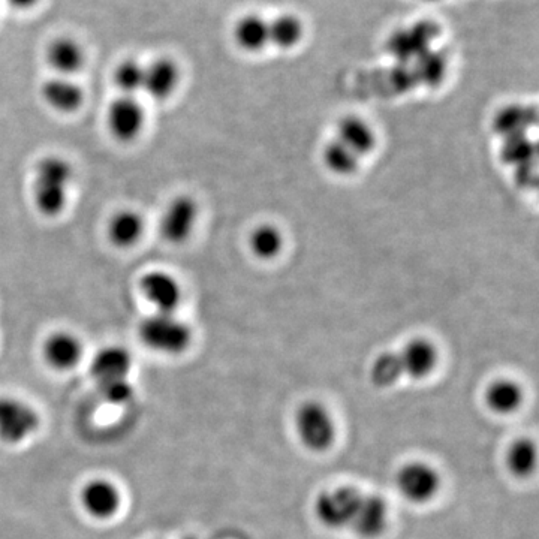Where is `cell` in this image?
<instances>
[{"mask_svg":"<svg viewBox=\"0 0 539 539\" xmlns=\"http://www.w3.org/2000/svg\"><path fill=\"white\" fill-rule=\"evenodd\" d=\"M8 2L11 3L12 6H15V8L26 9L35 5L38 0H8Z\"/></svg>","mask_w":539,"mask_h":539,"instance_id":"obj_29","label":"cell"},{"mask_svg":"<svg viewBox=\"0 0 539 539\" xmlns=\"http://www.w3.org/2000/svg\"><path fill=\"white\" fill-rule=\"evenodd\" d=\"M84 50L74 39L62 38L54 41L47 51V62L59 77H71L84 66Z\"/></svg>","mask_w":539,"mask_h":539,"instance_id":"obj_20","label":"cell"},{"mask_svg":"<svg viewBox=\"0 0 539 539\" xmlns=\"http://www.w3.org/2000/svg\"><path fill=\"white\" fill-rule=\"evenodd\" d=\"M322 159L327 170L340 177L352 176L360 168V158L337 140L324 147Z\"/></svg>","mask_w":539,"mask_h":539,"instance_id":"obj_24","label":"cell"},{"mask_svg":"<svg viewBox=\"0 0 539 539\" xmlns=\"http://www.w3.org/2000/svg\"><path fill=\"white\" fill-rule=\"evenodd\" d=\"M81 504L95 519H110L119 511L122 495L111 481H90L81 492Z\"/></svg>","mask_w":539,"mask_h":539,"instance_id":"obj_13","label":"cell"},{"mask_svg":"<svg viewBox=\"0 0 539 539\" xmlns=\"http://www.w3.org/2000/svg\"><path fill=\"white\" fill-rule=\"evenodd\" d=\"M144 71H146V66L141 65L137 60H126L117 66L114 72V83L123 96H135L143 90Z\"/></svg>","mask_w":539,"mask_h":539,"instance_id":"obj_27","label":"cell"},{"mask_svg":"<svg viewBox=\"0 0 539 539\" xmlns=\"http://www.w3.org/2000/svg\"><path fill=\"white\" fill-rule=\"evenodd\" d=\"M186 539H198V538H186Z\"/></svg>","mask_w":539,"mask_h":539,"instance_id":"obj_30","label":"cell"},{"mask_svg":"<svg viewBox=\"0 0 539 539\" xmlns=\"http://www.w3.org/2000/svg\"><path fill=\"white\" fill-rule=\"evenodd\" d=\"M298 441L312 453H325L336 441V421L330 409L316 400H307L294 414Z\"/></svg>","mask_w":539,"mask_h":539,"instance_id":"obj_3","label":"cell"},{"mask_svg":"<svg viewBox=\"0 0 539 539\" xmlns=\"http://www.w3.org/2000/svg\"><path fill=\"white\" fill-rule=\"evenodd\" d=\"M107 125L116 140L131 143L143 132L146 111L135 96L122 95L108 108Z\"/></svg>","mask_w":539,"mask_h":539,"instance_id":"obj_9","label":"cell"},{"mask_svg":"<svg viewBox=\"0 0 539 539\" xmlns=\"http://www.w3.org/2000/svg\"><path fill=\"white\" fill-rule=\"evenodd\" d=\"M198 215L200 212L194 198L179 195L171 200L162 213L161 225H159L165 242L171 245H183L188 242L197 227Z\"/></svg>","mask_w":539,"mask_h":539,"instance_id":"obj_6","label":"cell"},{"mask_svg":"<svg viewBox=\"0 0 539 539\" xmlns=\"http://www.w3.org/2000/svg\"><path fill=\"white\" fill-rule=\"evenodd\" d=\"M388 522L390 510L385 499L378 495H363L349 529L361 539H376L387 531Z\"/></svg>","mask_w":539,"mask_h":539,"instance_id":"obj_10","label":"cell"},{"mask_svg":"<svg viewBox=\"0 0 539 539\" xmlns=\"http://www.w3.org/2000/svg\"><path fill=\"white\" fill-rule=\"evenodd\" d=\"M132 369V355L122 346H107L93 357L90 373L96 385L128 379Z\"/></svg>","mask_w":539,"mask_h":539,"instance_id":"obj_12","label":"cell"},{"mask_svg":"<svg viewBox=\"0 0 539 539\" xmlns=\"http://www.w3.org/2000/svg\"><path fill=\"white\" fill-rule=\"evenodd\" d=\"M537 445L532 439H517L507 451L508 471L517 478H526L537 469Z\"/></svg>","mask_w":539,"mask_h":539,"instance_id":"obj_22","label":"cell"},{"mask_svg":"<svg viewBox=\"0 0 539 539\" xmlns=\"http://www.w3.org/2000/svg\"><path fill=\"white\" fill-rule=\"evenodd\" d=\"M146 222L135 210H120L108 222V239L120 249H129L143 239Z\"/></svg>","mask_w":539,"mask_h":539,"instance_id":"obj_19","label":"cell"},{"mask_svg":"<svg viewBox=\"0 0 539 539\" xmlns=\"http://www.w3.org/2000/svg\"><path fill=\"white\" fill-rule=\"evenodd\" d=\"M138 336L147 348L167 355L183 354L192 343L191 327L176 313L147 316L138 328Z\"/></svg>","mask_w":539,"mask_h":539,"instance_id":"obj_2","label":"cell"},{"mask_svg":"<svg viewBox=\"0 0 539 539\" xmlns=\"http://www.w3.org/2000/svg\"><path fill=\"white\" fill-rule=\"evenodd\" d=\"M403 375L412 379H424L435 372L439 352L435 343L427 339H412L399 354Z\"/></svg>","mask_w":539,"mask_h":539,"instance_id":"obj_14","label":"cell"},{"mask_svg":"<svg viewBox=\"0 0 539 539\" xmlns=\"http://www.w3.org/2000/svg\"><path fill=\"white\" fill-rule=\"evenodd\" d=\"M337 141L352 153L363 158L376 147V134L372 126L360 117L349 116L337 125Z\"/></svg>","mask_w":539,"mask_h":539,"instance_id":"obj_17","label":"cell"},{"mask_svg":"<svg viewBox=\"0 0 539 539\" xmlns=\"http://www.w3.org/2000/svg\"><path fill=\"white\" fill-rule=\"evenodd\" d=\"M98 390L111 405H125L134 397V387L128 379L98 385Z\"/></svg>","mask_w":539,"mask_h":539,"instance_id":"obj_28","label":"cell"},{"mask_svg":"<svg viewBox=\"0 0 539 539\" xmlns=\"http://www.w3.org/2000/svg\"><path fill=\"white\" fill-rule=\"evenodd\" d=\"M180 72L170 59H158L146 66L143 92L155 101H167L179 86Z\"/></svg>","mask_w":539,"mask_h":539,"instance_id":"obj_15","label":"cell"},{"mask_svg":"<svg viewBox=\"0 0 539 539\" xmlns=\"http://www.w3.org/2000/svg\"><path fill=\"white\" fill-rule=\"evenodd\" d=\"M441 486L438 469L423 460H412L397 471V490L411 504H429L439 495Z\"/></svg>","mask_w":539,"mask_h":539,"instance_id":"obj_5","label":"cell"},{"mask_svg":"<svg viewBox=\"0 0 539 539\" xmlns=\"http://www.w3.org/2000/svg\"><path fill=\"white\" fill-rule=\"evenodd\" d=\"M42 354L53 369L69 370L83 358V343L69 331H56L45 339Z\"/></svg>","mask_w":539,"mask_h":539,"instance_id":"obj_11","label":"cell"},{"mask_svg":"<svg viewBox=\"0 0 539 539\" xmlns=\"http://www.w3.org/2000/svg\"><path fill=\"white\" fill-rule=\"evenodd\" d=\"M271 44L279 48L295 47L304 36L303 21L294 14H282L269 21Z\"/></svg>","mask_w":539,"mask_h":539,"instance_id":"obj_23","label":"cell"},{"mask_svg":"<svg viewBox=\"0 0 539 539\" xmlns=\"http://www.w3.org/2000/svg\"><path fill=\"white\" fill-rule=\"evenodd\" d=\"M525 400V393L519 382L501 378L490 382L484 391V402L490 411L498 415H511L519 411Z\"/></svg>","mask_w":539,"mask_h":539,"instance_id":"obj_18","label":"cell"},{"mask_svg":"<svg viewBox=\"0 0 539 539\" xmlns=\"http://www.w3.org/2000/svg\"><path fill=\"white\" fill-rule=\"evenodd\" d=\"M140 291L155 312L176 313L182 306V283L168 271L152 270L144 274L140 280Z\"/></svg>","mask_w":539,"mask_h":539,"instance_id":"obj_8","label":"cell"},{"mask_svg":"<svg viewBox=\"0 0 539 539\" xmlns=\"http://www.w3.org/2000/svg\"><path fill=\"white\" fill-rule=\"evenodd\" d=\"M361 498L360 490L352 486L324 490L316 496L313 513L325 529L343 531L351 526Z\"/></svg>","mask_w":539,"mask_h":539,"instance_id":"obj_4","label":"cell"},{"mask_svg":"<svg viewBox=\"0 0 539 539\" xmlns=\"http://www.w3.org/2000/svg\"><path fill=\"white\" fill-rule=\"evenodd\" d=\"M403 376L399 354L384 352L376 357L370 369V379L378 388H390Z\"/></svg>","mask_w":539,"mask_h":539,"instance_id":"obj_26","label":"cell"},{"mask_svg":"<svg viewBox=\"0 0 539 539\" xmlns=\"http://www.w3.org/2000/svg\"><path fill=\"white\" fill-rule=\"evenodd\" d=\"M234 41L248 53L264 50L270 44L269 21L258 14L245 15L234 27Z\"/></svg>","mask_w":539,"mask_h":539,"instance_id":"obj_21","label":"cell"},{"mask_svg":"<svg viewBox=\"0 0 539 539\" xmlns=\"http://www.w3.org/2000/svg\"><path fill=\"white\" fill-rule=\"evenodd\" d=\"M252 254L260 260L269 261L276 258L283 248V236L273 225H260L249 237Z\"/></svg>","mask_w":539,"mask_h":539,"instance_id":"obj_25","label":"cell"},{"mask_svg":"<svg viewBox=\"0 0 539 539\" xmlns=\"http://www.w3.org/2000/svg\"><path fill=\"white\" fill-rule=\"evenodd\" d=\"M39 420L38 412L11 397H2L0 399V439L9 444H18L24 439L32 436L38 430Z\"/></svg>","mask_w":539,"mask_h":539,"instance_id":"obj_7","label":"cell"},{"mask_svg":"<svg viewBox=\"0 0 539 539\" xmlns=\"http://www.w3.org/2000/svg\"><path fill=\"white\" fill-rule=\"evenodd\" d=\"M41 95L48 107L63 114L75 113L84 102L83 89L69 77H54L45 81Z\"/></svg>","mask_w":539,"mask_h":539,"instance_id":"obj_16","label":"cell"},{"mask_svg":"<svg viewBox=\"0 0 539 539\" xmlns=\"http://www.w3.org/2000/svg\"><path fill=\"white\" fill-rule=\"evenodd\" d=\"M74 180L71 162L62 156H45L38 162L33 180L36 209L47 218H56L68 204L69 189Z\"/></svg>","mask_w":539,"mask_h":539,"instance_id":"obj_1","label":"cell"}]
</instances>
